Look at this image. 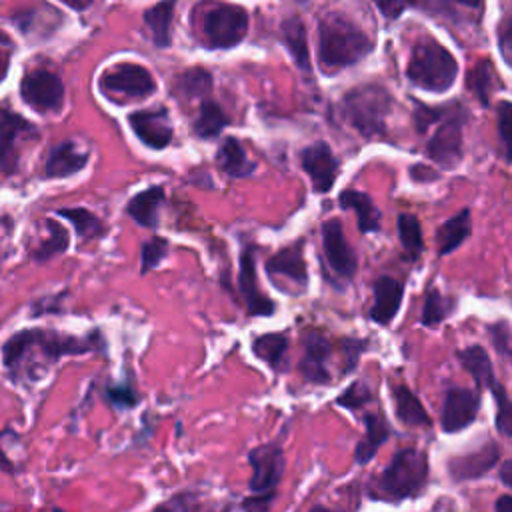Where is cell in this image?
I'll list each match as a JSON object with an SVG mask.
<instances>
[{
  "label": "cell",
  "mask_w": 512,
  "mask_h": 512,
  "mask_svg": "<svg viewBox=\"0 0 512 512\" xmlns=\"http://www.w3.org/2000/svg\"><path fill=\"white\" fill-rule=\"evenodd\" d=\"M372 2L380 10V14L386 16L388 20L398 18L402 14V10H404V2L402 0H372Z\"/></svg>",
  "instance_id": "cell-47"
},
{
  "label": "cell",
  "mask_w": 512,
  "mask_h": 512,
  "mask_svg": "<svg viewBox=\"0 0 512 512\" xmlns=\"http://www.w3.org/2000/svg\"><path fill=\"white\" fill-rule=\"evenodd\" d=\"M252 476L248 482L250 496L242 502L248 510H268L276 498V488L286 470L284 448L278 442H264L248 452Z\"/></svg>",
  "instance_id": "cell-6"
},
{
  "label": "cell",
  "mask_w": 512,
  "mask_h": 512,
  "mask_svg": "<svg viewBox=\"0 0 512 512\" xmlns=\"http://www.w3.org/2000/svg\"><path fill=\"white\" fill-rule=\"evenodd\" d=\"M102 396H104V400H106L112 408H116V410H132V408H136V406L140 404V400H142L138 388L134 386L132 380L128 382V378L122 380V382L108 384V386L104 388Z\"/></svg>",
  "instance_id": "cell-38"
},
{
  "label": "cell",
  "mask_w": 512,
  "mask_h": 512,
  "mask_svg": "<svg viewBox=\"0 0 512 512\" xmlns=\"http://www.w3.org/2000/svg\"><path fill=\"white\" fill-rule=\"evenodd\" d=\"M464 120L466 110L454 104L426 144V156L444 170H454L464 158Z\"/></svg>",
  "instance_id": "cell-7"
},
{
  "label": "cell",
  "mask_w": 512,
  "mask_h": 512,
  "mask_svg": "<svg viewBox=\"0 0 512 512\" xmlns=\"http://www.w3.org/2000/svg\"><path fill=\"white\" fill-rule=\"evenodd\" d=\"M322 234V250H324V262H326V278L334 276V286L338 290H344L342 286L350 280H354L358 272V256L348 244L342 222L338 218H328L320 226Z\"/></svg>",
  "instance_id": "cell-8"
},
{
  "label": "cell",
  "mask_w": 512,
  "mask_h": 512,
  "mask_svg": "<svg viewBox=\"0 0 512 512\" xmlns=\"http://www.w3.org/2000/svg\"><path fill=\"white\" fill-rule=\"evenodd\" d=\"M300 166L308 174L312 190L316 194H326L336 184L342 162L328 142L318 140L300 150Z\"/></svg>",
  "instance_id": "cell-13"
},
{
  "label": "cell",
  "mask_w": 512,
  "mask_h": 512,
  "mask_svg": "<svg viewBox=\"0 0 512 512\" xmlns=\"http://www.w3.org/2000/svg\"><path fill=\"white\" fill-rule=\"evenodd\" d=\"M250 350L258 360L266 362L274 372H284L288 366V360H286L288 334L286 332L258 334L252 338Z\"/></svg>",
  "instance_id": "cell-27"
},
{
  "label": "cell",
  "mask_w": 512,
  "mask_h": 512,
  "mask_svg": "<svg viewBox=\"0 0 512 512\" xmlns=\"http://www.w3.org/2000/svg\"><path fill=\"white\" fill-rule=\"evenodd\" d=\"M46 230H48V236L32 250V258L38 262H46L58 254H64L70 246V234L62 224L54 220H46Z\"/></svg>",
  "instance_id": "cell-37"
},
{
  "label": "cell",
  "mask_w": 512,
  "mask_h": 512,
  "mask_svg": "<svg viewBox=\"0 0 512 512\" xmlns=\"http://www.w3.org/2000/svg\"><path fill=\"white\" fill-rule=\"evenodd\" d=\"M392 404L396 418L406 426H432V420L422 406L420 398L406 386V384H392L390 386Z\"/></svg>",
  "instance_id": "cell-28"
},
{
  "label": "cell",
  "mask_w": 512,
  "mask_h": 512,
  "mask_svg": "<svg viewBox=\"0 0 512 512\" xmlns=\"http://www.w3.org/2000/svg\"><path fill=\"white\" fill-rule=\"evenodd\" d=\"M428 484V456L418 448L398 450L390 464L374 476L366 490L370 498L398 504L418 498Z\"/></svg>",
  "instance_id": "cell-2"
},
{
  "label": "cell",
  "mask_w": 512,
  "mask_h": 512,
  "mask_svg": "<svg viewBox=\"0 0 512 512\" xmlns=\"http://www.w3.org/2000/svg\"><path fill=\"white\" fill-rule=\"evenodd\" d=\"M170 252V242L164 236H152L148 238L140 248V274H148L152 268H156Z\"/></svg>",
  "instance_id": "cell-41"
},
{
  "label": "cell",
  "mask_w": 512,
  "mask_h": 512,
  "mask_svg": "<svg viewBox=\"0 0 512 512\" xmlns=\"http://www.w3.org/2000/svg\"><path fill=\"white\" fill-rule=\"evenodd\" d=\"M496 128H498V136L504 148V158L506 162H510V102L502 100L498 104V112H496Z\"/></svg>",
  "instance_id": "cell-46"
},
{
  "label": "cell",
  "mask_w": 512,
  "mask_h": 512,
  "mask_svg": "<svg viewBox=\"0 0 512 512\" xmlns=\"http://www.w3.org/2000/svg\"><path fill=\"white\" fill-rule=\"evenodd\" d=\"M128 124L134 136L150 150H164L174 138L172 120L164 106L136 110L128 114Z\"/></svg>",
  "instance_id": "cell-17"
},
{
  "label": "cell",
  "mask_w": 512,
  "mask_h": 512,
  "mask_svg": "<svg viewBox=\"0 0 512 512\" xmlns=\"http://www.w3.org/2000/svg\"><path fill=\"white\" fill-rule=\"evenodd\" d=\"M302 346H304V354L298 366L302 378L310 384L328 386L332 382V374L328 368V362L334 350L332 342L324 334L310 330L302 336Z\"/></svg>",
  "instance_id": "cell-18"
},
{
  "label": "cell",
  "mask_w": 512,
  "mask_h": 512,
  "mask_svg": "<svg viewBox=\"0 0 512 512\" xmlns=\"http://www.w3.org/2000/svg\"><path fill=\"white\" fill-rule=\"evenodd\" d=\"M90 154L80 150L76 142L64 140L50 148L46 162H44V176L46 178H68L78 174L86 168Z\"/></svg>",
  "instance_id": "cell-21"
},
{
  "label": "cell",
  "mask_w": 512,
  "mask_h": 512,
  "mask_svg": "<svg viewBox=\"0 0 512 512\" xmlns=\"http://www.w3.org/2000/svg\"><path fill=\"white\" fill-rule=\"evenodd\" d=\"M456 356H458L462 368L474 378L476 388H478L480 392H482L484 388L488 390L490 384L496 380L488 352H486L480 344H470V346L458 350Z\"/></svg>",
  "instance_id": "cell-29"
},
{
  "label": "cell",
  "mask_w": 512,
  "mask_h": 512,
  "mask_svg": "<svg viewBox=\"0 0 512 512\" xmlns=\"http://www.w3.org/2000/svg\"><path fill=\"white\" fill-rule=\"evenodd\" d=\"M362 422H364V436L356 442V448H354V462L358 466H364L368 464L378 448L390 438V424L388 420L380 414V412H366L362 416Z\"/></svg>",
  "instance_id": "cell-23"
},
{
  "label": "cell",
  "mask_w": 512,
  "mask_h": 512,
  "mask_svg": "<svg viewBox=\"0 0 512 512\" xmlns=\"http://www.w3.org/2000/svg\"><path fill=\"white\" fill-rule=\"evenodd\" d=\"M174 6H176V0H162L144 12V22H146L148 30L152 32L154 44L160 48L170 46V28H172Z\"/></svg>",
  "instance_id": "cell-32"
},
{
  "label": "cell",
  "mask_w": 512,
  "mask_h": 512,
  "mask_svg": "<svg viewBox=\"0 0 512 512\" xmlns=\"http://www.w3.org/2000/svg\"><path fill=\"white\" fill-rule=\"evenodd\" d=\"M472 232V216L470 208H462L452 218L444 220L436 230V246L438 256H448L454 250H458Z\"/></svg>",
  "instance_id": "cell-26"
},
{
  "label": "cell",
  "mask_w": 512,
  "mask_h": 512,
  "mask_svg": "<svg viewBox=\"0 0 512 512\" xmlns=\"http://www.w3.org/2000/svg\"><path fill=\"white\" fill-rule=\"evenodd\" d=\"M498 478H500V482H502L506 488L512 486V460H504V462L500 464V468H498Z\"/></svg>",
  "instance_id": "cell-50"
},
{
  "label": "cell",
  "mask_w": 512,
  "mask_h": 512,
  "mask_svg": "<svg viewBox=\"0 0 512 512\" xmlns=\"http://www.w3.org/2000/svg\"><path fill=\"white\" fill-rule=\"evenodd\" d=\"M342 352H344V358H346V364H344V374H350L352 370H356L358 366V360L360 356L364 354V350L368 348V340L364 338H354V336H348V338H342Z\"/></svg>",
  "instance_id": "cell-45"
},
{
  "label": "cell",
  "mask_w": 512,
  "mask_h": 512,
  "mask_svg": "<svg viewBox=\"0 0 512 512\" xmlns=\"http://www.w3.org/2000/svg\"><path fill=\"white\" fill-rule=\"evenodd\" d=\"M38 130L24 116L0 104V174L10 176L18 170V140L36 136Z\"/></svg>",
  "instance_id": "cell-15"
},
{
  "label": "cell",
  "mask_w": 512,
  "mask_h": 512,
  "mask_svg": "<svg viewBox=\"0 0 512 512\" xmlns=\"http://www.w3.org/2000/svg\"><path fill=\"white\" fill-rule=\"evenodd\" d=\"M488 338L500 356H504V358L510 356V324H508V320H498L494 324H488Z\"/></svg>",
  "instance_id": "cell-44"
},
{
  "label": "cell",
  "mask_w": 512,
  "mask_h": 512,
  "mask_svg": "<svg viewBox=\"0 0 512 512\" xmlns=\"http://www.w3.org/2000/svg\"><path fill=\"white\" fill-rule=\"evenodd\" d=\"M410 176H412V180H416V182H430V180H438V178H440L438 172H434L432 168H428V166H424V164H414V166H410Z\"/></svg>",
  "instance_id": "cell-49"
},
{
  "label": "cell",
  "mask_w": 512,
  "mask_h": 512,
  "mask_svg": "<svg viewBox=\"0 0 512 512\" xmlns=\"http://www.w3.org/2000/svg\"><path fill=\"white\" fill-rule=\"evenodd\" d=\"M230 124V118L222 110V106L214 100H202L196 120L192 122V132L200 140H210L222 134V130Z\"/></svg>",
  "instance_id": "cell-30"
},
{
  "label": "cell",
  "mask_w": 512,
  "mask_h": 512,
  "mask_svg": "<svg viewBox=\"0 0 512 512\" xmlns=\"http://www.w3.org/2000/svg\"><path fill=\"white\" fill-rule=\"evenodd\" d=\"M282 40L288 48V52L292 54L294 62L298 64L300 70L310 72V54H308V44H306V30L304 24L300 22V18H288L282 22Z\"/></svg>",
  "instance_id": "cell-33"
},
{
  "label": "cell",
  "mask_w": 512,
  "mask_h": 512,
  "mask_svg": "<svg viewBox=\"0 0 512 512\" xmlns=\"http://www.w3.org/2000/svg\"><path fill=\"white\" fill-rule=\"evenodd\" d=\"M60 2H64L66 6H70L74 10H86L94 0H60Z\"/></svg>",
  "instance_id": "cell-51"
},
{
  "label": "cell",
  "mask_w": 512,
  "mask_h": 512,
  "mask_svg": "<svg viewBox=\"0 0 512 512\" xmlns=\"http://www.w3.org/2000/svg\"><path fill=\"white\" fill-rule=\"evenodd\" d=\"M396 230H398V240L406 258L418 260L420 254L424 252V236H422L420 220L414 214L402 212L396 218Z\"/></svg>",
  "instance_id": "cell-35"
},
{
  "label": "cell",
  "mask_w": 512,
  "mask_h": 512,
  "mask_svg": "<svg viewBox=\"0 0 512 512\" xmlns=\"http://www.w3.org/2000/svg\"><path fill=\"white\" fill-rule=\"evenodd\" d=\"M458 4H464V6H470V8H480L482 6V0H454Z\"/></svg>",
  "instance_id": "cell-54"
},
{
  "label": "cell",
  "mask_w": 512,
  "mask_h": 512,
  "mask_svg": "<svg viewBox=\"0 0 512 512\" xmlns=\"http://www.w3.org/2000/svg\"><path fill=\"white\" fill-rule=\"evenodd\" d=\"M458 304L456 298L452 296H444L438 288H430L426 298H424V306H422V316H420V324L426 328H436L440 326L446 318H450L456 312Z\"/></svg>",
  "instance_id": "cell-34"
},
{
  "label": "cell",
  "mask_w": 512,
  "mask_h": 512,
  "mask_svg": "<svg viewBox=\"0 0 512 512\" xmlns=\"http://www.w3.org/2000/svg\"><path fill=\"white\" fill-rule=\"evenodd\" d=\"M510 504H512V496H510V494H502V496L496 500L494 508H496V510H500V512H504V510H508V508H510Z\"/></svg>",
  "instance_id": "cell-52"
},
{
  "label": "cell",
  "mask_w": 512,
  "mask_h": 512,
  "mask_svg": "<svg viewBox=\"0 0 512 512\" xmlns=\"http://www.w3.org/2000/svg\"><path fill=\"white\" fill-rule=\"evenodd\" d=\"M238 292L242 294L248 316H272L276 314V302L260 290L256 276V246L244 244L238 260Z\"/></svg>",
  "instance_id": "cell-14"
},
{
  "label": "cell",
  "mask_w": 512,
  "mask_h": 512,
  "mask_svg": "<svg viewBox=\"0 0 512 512\" xmlns=\"http://www.w3.org/2000/svg\"><path fill=\"white\" fill-rule=\"evenodd\" d=\"M338 204L342 210H354L356 212V222H358V230L362 234H370V232H378L382 226V212L378 210V206L374 204L372 196L364 190H356V188H344L338 196Z\"/></svg>",
  "instance_id": "cell-22"
},
{
  "label": "cell",
  "mask_w": 512,
  "mask_h": 512,
  "mask_svg": "<svg viewBox=\"0 0 512 512\" xmlns=\"http://www.w3.org/2000/svg\"><path fill=\"white\" fill-rule=\"evenodd\" d=\"M374 392L366 380H354L342 394L336 396V406L346 410H360L368 402H372Z\"/></svg>",
  "instance_id": "cell-42"
},
{
  "label": "cell",
  "mask_w": 512,
  "mask_h": 512,
  "mask_svg": "<svg viewBox=\"0 0 512 512\" xmlns=\"http://www.w3.org/2000/svg\"><path fill=\"white\" fill-rule=\"evenodd\" d=\"M448 112H450V106L430 108V106L418 104L416 110H414V126H416L418 132H426L432 124H438Z\"/></svg>",
  "instance_id": "cell-43"
},
{
  "label": "cell",
  "mask_w": 512,
  "mask_h": 512,
  "mask_svg": "<svg viewBox=\"0 0 512 512\" xmlns=\"http://www.w3.org/2000/svg\"><path fill=\"white\" fill-rule=\"evenodd\" d=\"M490 394L494 396V402H496V418H494V424H496V430L502 434V436H510L512 434V404H510V398H508V392L506 388L498 382V378L490 384Z\"/></svg>",
  "instance_id": "cell-40"
},
{
  "label": "cell",
  "mask_w": 512,
  "mask_h": 512,
  "mask_svg": "<svg viewBox=\"0 0 512 512\" xmlns=\"http://www.w3.org/2000/svg\"><path fill=\"white\" fill-rule=\"evenodd\" d=\"M56 214L60 218H66L74 230H76V236L82 240V242H90V240H96L100 236L106 234V226L104 222L88 208L84 206H74V208H60L56 210Z\"/></svg>",
  "instance_id": "cell-31"
},
{
  "label": "cell",
  "mask_w": 512,
  "mask_h": 512,
  "mask_svg": "<svg viewBox=\"0 0 512 512\" xmlns=\"http://www.w3.org/2000/svg\"><path fill=\"white\" fill-rule=\"evenodd\" d=\"M6 70H8V58H6V54L0 50V82L4 80Z\"/></svg>",
  "instance_id": "cell-53"
},
{
  "label": "cell",
  "mask_w": 512,
  "mask_h": 512,
  "mask_svg": "<svg viewBox=\"0 0 512 512\" xmlns=\"http://www.w3.org/2000/svg\"><path fill=\"white\" fill-rule=\"evenodd\" d=\"M20 96L36 112H58L64 104V84L50 70H32L20 82Z\"/></svg>",
  "instance_id": "cell-16"
},
{
  "label": "cell",
  "mask_w": 512,
  "mask_h": 512,
  "mask_svg": "<svg viewBox=\"0 0 512 512\" xmlns=\"http://www.w3.org/2000/svg\"><path fill=\"white\" fill-rule=\"evenodd\" d=\"M406 76L414 86L426 92L442 94L454 86L458 76V62L440 42L422 40L410 54Z\"/></svg>",
  "instance_id": "cell-5"
},
{
  "label": "cell",
  "mask_w": 512,
  "mask_h": 512,
  "mask_svg": "<svg viewBox=\"0 0 512 512\" xmlns=\"http://www.w3.org/2000/svg\"><path fill=\"white\" fill-rule=\"evenodd\" d=\"M248 32V14L242 6L220 4L204 16V36L210 48H234Z\"/></svg>",
  "instance_id": "cell-9"
},
{
  "label": "cell",
  "mask_w": 512,
  "mask_h": 512,
  "mask_svg": "<svg viewBox=\"0 0 512 512\" xmlns=\"http://www.w3.org/2000/svg\"><path fill=\"white\" fill-rule=\"evenodd\" d=\"M404 4H420V2H424V0H402Z\"/></svg>",
  "instance_id": "cell-55"
},
{
  "label": "cell",
  "mask_w": 512,
  "mask_h": 512,
  "mask_svg": "<svg viewBox=\"0 0 512 512\" xmlns=\"http://www.w3.org/2000/svg\"><path fill=\"white\" fill-rule=\"evenodd\" d=\"M392 110V96L380 84H362L342 98V116L366 140L386 132V118Z\"/></svg>",
  "instance_id": "cell-4"
},
{
  "label": "cell",
  "mask_w": 512,
  "mask_h": 512,
  "mask_svg": "<svg viewBox=\"0 0 512 512\" xmlns=\"http://www.w3.org/2000/svg\"><path fill=\"white\" fill-rule=\"evenodd\" d=\"M510 44H512V24L506 18L502 24V30H500V52H502L506 64H510Z\"/></svg>",
  "instance_id": "cell-48"
},
{
  "label": "cell",
  "mask_w": 512,
  "mask_h": 512,
  "mask_svg": "<svg viewBox=\"0 0 512 512\" xmlns=\"http://www.w3.org/2000/svg\"><path fill=\"white\" fill-rule=\"evenodd\" d=\"M304 246H306V240L298 238L290 246H284L278 252H274L264 262L266 276L270 280H274L278 288H282V282L286 280L288 284H292L296 288L294 290L296 294L306 292V288H308V266H306V260H304Z\"/></svg>",
  "instance_id": "cell-12"
},
{
  "label": "cell",
  "mask_w": 512,
  "mask_h": 512,
  "mask_svg": "<svg viewBox=\"0 0 512 512\" xmlns=\"http://www.w3.org/2000/svg\"><path fill=\"white\" fill-rule=\"evenodd\" d=\"M500 458V446L492 440H488L484 446H478L472 452L458 454L448 460L446 468L448 474L454 482H464V480H476L484 474H488Z\"/></svg>",
  "instance_id": "cell-19"
},
{
  "label": "cell",
  "mask_w": 512,
  "mask_h": 512,
  "mask_svg": "<svg viewBox=\"0 0 512 512\" xmlns=\"http://www.w3.org/2000/svg\"><path fill=\"white\" fill-rule=\"evenodd\" d=\"M374 302L368 310V318L378 326H388L400 312L404 300V282L382 274L372 282Z\"/></svg>",
  "instance_id": "cell-20"
},
{
  "label": "cell",
  "mask_w": 512,
  "mask_h": 512,
  "mask_svg": "<svg viewBox=\"0 0 512 512\" xmlns=\"http://www.w3.org/2000/svg\"><path fill=\"white\" fill-rule=\"evenodd\" d=\"M98 84L108 98L122 96L128 100H142L156 92V82L150 70L134 62H122L106 70Z\"/></svg>",
  "instance_id": "cell-10"
},
{
  "label": "cell",
  "mask_w": 512,
  "mask_h": 512,
  "mask_svg": "<svg viewBox=\"0 0 512 512\" xmlns=\"http://www.w3.org/2000/svg\"><path fill=\"white\" fill-rule=\"evenodd\" d=\"M104 346H106L104 338L100 336L98 330H92L86 336H74V334H62L56 330L26 328L12 334L2 344V362H4V368L12 374L26 350H38L40 356L52 364L64 356L102 352Z\"/></svg>",
  "instance_id": "cell-1"
},
{
  "label": "cell",
  "mask_w": 512,
  "mask_h": 512,
  "mask_svg": "<svg viewBox=\"0 0 512 512\" xmlns=\"http://www.w3.org/2000/svg\"><path fill=\"white\" fill-rule=\"evenodd\" d=\"M164 186L162 184H152L140 192H136L128 202H126V214L144 228H156L158 226V216H160V206L164 202Z\"/></svg>",
  "instance_id": "cell-25"
},
{
  "label": "cell",
  "mask_w": 512,
  "mask_h": 512,
  "mask_svg": "<svg viewBox=\"0 0 512 512\" xmlns=\"http://www.w3.org/2000/svg\"><path fill=\"white\" fill-rule=\"evenodd\" d=\"M212 88V74L204 68H188L174 82V94L182 100L202 98Z\"/></svg>",
  "instance_id": "cell-36"
},
{
  "label": "cell",
  "mask_w": 512,
  "mask_h": 512,
  "mask_svg": "<svg viewBox=\"0 0 512 512\" xmlns=\"http://www.w3.org/2000/svg\"><path fill=\"white\" fill-rule=\"evenodd\" d=\"M216 166L230 178H248L256 172V162L248 158L244 144L236 136H226L216 150Z\"/></svg>",
  "instance_id": "cell-24"
},
{
  "label": "cell",
  "mask_w": 512,
  "mask_h": 512,
  "mask_svg": "<svg viewBox=\"0 0 512 512\" xmlns=\"http://www.w3.org/2000/svg\"><path fill=\"white\" fill-rule=\"evenodd\" d=\"M374 48L372 38L342 14H330L318 24V60L326 70L358 64Z\"/></svg>",
  "instance_id": "cell-3"
},
{
  "label": "cell",
  "mask_w": 512,
  "mask_h": 512,
  "mask_svg": "<svg viewBox=\"0 0 512 512\" xmlns=\"http://www.w3.org/2000/svg\"><path fill=\"white\" fill-rule=\"evenodd\" d=\"M482 406V392L478 388L450 386L442 400L440 426L444 434H456L476 422Z\"/></svg>",
  "instance_id": "cell-11"
},
{
  "label": "cell",
  "mask_w": 512,
  "mask_h": 512,
  "mask_svg": "<svg viewBox=\"0 0 512 512\" xmlns=\"http://www.w3.org/2000/svg\"><path fill=\"white\" fill-rule=\"evenodd\" d=\"M494 80L498 78L494 76V70L488 60L478 62L468 76V86L482 106H490V92L494 88Z\"/></svg>",
  "instance_id": "cell-39"
}]
</instances>
